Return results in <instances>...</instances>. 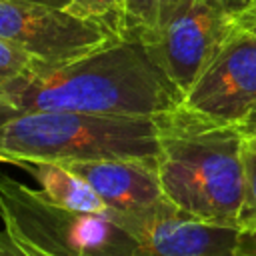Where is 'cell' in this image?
I'll return each instance as SVG.
<instances>
[{
	"label": "cell",
	"mask_w": 256,
	"mask_h": 256,
	"mask_svg": "<svg viewBox=\"0 0 256 256\" xmlns=\"http://www.w3.org/2000/svg\"><path fill=\"white\" fill-rule=\"evenodd\" d=\"M184 100L182 90L140 38L122 34L64 64L36 62L0 90V114L60 110L100 116L156 118Z\"/></svg>",
	"instance_id": "6da1fadb"
},
{
	"label": "cell",
	"mask_w": 256,
	"mask_h": 256,
	"mask_svg": "<svg viewBox=\"0 0 256 256\" xmlns=\"http://www.w3.org/2000/svg\"><path fill=\"white\" fill-rule=\"evenodd\" d=\"M156 172L164 198L210 224L240 230L246 134L184 104L156 116Z\"/></svg>",
	"instance_id": "7a4b0ae2"
},
{
	"label": "cell",
	"mask_w": 256,
	"mask_h": 256,
	"mask_svg": "<svg viewBox=\"0 0 256 256\" xmlns=\"http://www.w3.org/2000/svg\"><path fill=\"white\" fill-rule=\"evenodd\" d=\"M156 118L60 110L0 114V162H76L102 158L156 160Z\"/></svg>",
	"instance_id": "3957f363"
},
{
	"label": "cell",
	"mask_w": 256,
	"mask_h": 256,
	"mask_svg": "<svg viewBox=\"0 0 256 256\" xmlns=\"http://www.w3.org/2000/svg\"><path fill=\"white\" fill-rule=\"evenodd\" d=\"M0 218L20 244L50 256H136L138 242L106 212H82L50 200L0 172Z\"/></svg>",
	"instance_id": "277c9868"
},
{
	"label": "cell",
	"mask_w": 256,
	"mask_h": 256,
	"mask_svg": "<svg viewBox=\"0 0 256 256\" xmlns=\"http://www.w3.org/2000/svg\"><path fill=\"white\" fill-rule=\"evenodd\" d=\"M250 2L252 0H184L158 30L140 40L184 94L242 24Z\"/></svg>",
	"instance_id": "5b68a950"
},
{
	"label": "cell",
	"mask_w": 256,
	"mask_h": 256,
	"mask_svg": "<svg viewBox=\"0 0 256 256\" xmlns=\"http://www.w3.org/2000/svg\"><path fill=\"white\" fill-rule=\"evenodd\" d=\"M0 36L36 62L64 64L110 44L122 32L108 20L74 6L0 0Z\"/></svg>",
	"instance_id": "8992f818"
},
{
	"label": "cell",
	"mask_w": 256,
	"mask_h": 256,
	"mask_svg": "<svg viewBox=\"0 0 256 256\" xmlns=\"http://www.w3.org/2000/svg\"><path fill=\"white\" fill-rule=\"evenodd\" d=\"M182 104L240 126L256 106V32L244 22L184 92Z\"/></svg>",
	"instance_id": "52a82bcc"
},
{
	"label": "cell",
	"mask_w": 256,
	"mask_h": 256,
	"mask_svg": "<svg viewBox=\"0 0 256 256\" xmlns=\"http://www.w3.org/2000/svg\"><path fill=\"white\" fill-rule=\"evenodd\" d=\"M112 218L128 230L136 242V256H232L236 254L240 230L202 222L166 198L140 212H116Z\"/></svg>",
	"instance_id": "ba28073f"
},
{
	"label": "cell",
	"mask_w": 256,
	"mask_h": 256,
	"mask_svg": "<svg viewBox=\"0 0 256 256\" xmlns=\"http://www.w3.org/2000/svg\"><path fill=\"white\" fill-rule=\"evenodd\" d=\"M104 200L108 210L140 212L164 200L156 160L102 158L62 162Z\"/></svg>",
	"instance_id": "9c48e42d"
},
{
	"label": "cell",
	"mask_w": 256,
	"mask_h": 256,
	"mask_svg": "<svg viewBox=\"0 0 256 256\" xmlns=\"http://www.w3.org/2000/svg\"><path fill=\"white\" fill-rule=\"evenodd\" d=\"M24 172H28L38 184L40 190L54 202L82 212H106L108 206L104 200L62 162L48 160H20L16 162Z\"/></svg>",
	"instance_id": "30bf717a"
},
{
	"label": "cell",
	"mask_w": 256,
	"mask_h": 256,
	"mask_svg": "<svg viewBox=\"0 0 256 256\" xmlns=\"http://www.w3.org/2000/svg\"><path fill=\"white\" fill-rule=\"evenodd\" d=\"M184 0H122V34L144 38L158 30Z\"/></svg>",
	"instance_id": "8fae6325"
},
{
	"label": "cell",
	"mask_w": 256,
	"mask_h": 256,
	"mask_svg": "<svg viewBox=\"0 0 256 256\" xmlns=\"http://www.w3.org/2000/svg\"><path fill=\"white\" fill-rule=\"evenodd\" d=\"M238 226L240 232L256 228V140L250 136L244 146V200Z\"/></svg>",
	"instance_id": "7c38bea8"
},
{
	"label": "cell",
	"mask_w": 256,
	"mask_h": 256,
	"mask_svg": "<svg viewBox=\"0 0 256 256\" xmlns=\"http://www.w3.org/2000/svg\"><path fill=\"white\" fill-rule=\"evenodd\" d=\"M34 64V58L10 40L0 36V90L24 76Z\"/></svg>",
	"instance_id": "4fadbf2b"
},
{
	"label": "cell",
	"mask_w": 256,
	"mask_h": 256,
	"mask_svg": "<svg viewBox=\"0 0 256 256\" xmlns=\"http://www.w3.org/2000/svg\"><path fill=\"white\" fill-rule=\"evenodd\" d=\"M74 6L82 12L108 20L122 32V0H74Z\"/></svg>",
	"instance_id": "5bb4252c"
},
{
	"label": "cell",
	"mask_w": 256,
	"mask_h": 256,
	"mask_svg": "<svg viewBox=\"0 0 256 256\" xmlns=\"http://www.w3.org/2000/svg\"><path fill=\"white\" fill-rule=\"evenodd\" d=\"M236 254L240 256H256V228L248 232H240Z\"/></svg>",
	"instance_id": "9a60e30c"
},
{
	"label": "cell",
	"mask_w": 256,
	"mask_h": 256,
	"mask_svg": "<svg viewBox=\"0 0 256 256\" xmlns=\"http://www.w3.org/2000/svg\"><path fill=\"white\" fill-rule=\"evenodd\" d=\"M0 256H28L22 246L4 230L0 232Z\"/></svg>",
	"instance_id": "2e32d148"
},
{
	"label": "cell",
	"mask_w": 256,
	"mask_h": 256,
	"mask_svg": "<svg viewBox=\"0 0 256 256\" xmlns=\"http://www.w3.org/2000/svg\"><path fill=\"white\" fill-rule=\"evenodd\" d=\"M240 128H242V132L248 136V134H254L256 132V106H254V110L248 114V118L240 124Z\"/></svg>",
	"instance_id": "e0dca14e"
},
{
	"label": "cell",
	"mask_w": 256,
	"mask_h": 256,
	"mask_svg": "<svg viewBox=\"0 0 256 256\" xmlns=\"http://www.w3.org/2000/svg\"><path fill=\"white\" fill-rule=\"evenodd\" d=\"M18 2H34V4H46V6H56V8L74 6V0H18ZM74 8H76V6H74Z\"/></svg>",
	"instance_id": "ac0fdd59"
},
{
	"label": "cell",
	"mask_w": 256,
	"mask_h": 256,
	"mask_svg": "<svg viewBox=\"0 0 256 256\" xmlns=\"http://www.w3.org/2000/svg\"><path fill=\"white\" fill-rule=\"evenodd\" d=\"M18 242V240H16ZM20 244V242H18ZM22 246V250L28 254V256H50V254H44V252H40V250H36V248H32V246H26V244H20Z\"/></svg>",
	"instance_id": "d6986e66"
},
{
	"label": "cell",
	"mask_w": 256,
	"mask_h": 256,
	"mask_svg": "<svg viewBox=\"0 0 256 256\" xmlns=\"http://www.w3.org/2000/svg\"><path fill=\"white\" fill-rule=\"evenodd\" d=\"M246 26H250L254 32H256V14H248L246 12V16H244V20H242Z\"/></svg>",
	"instance_id": "ffe728a7"
},
{
	"label": "cell",
	"mask_w": 256,
	"mask_h": 256,
	"mask_svg": "<svg viewBox=\"0 0 256 256\" xmlns=\"http://www.w3.org/2000/svg\"><path fill=\"white\" fill-rule=\"evenodd\" d=\"M248 14H256V0L250 2V8H248Z\"/></svg>",
	"instance_id": "44dd1931"
},
{
	"label": "cell",
	"mask_w": 256,
	"mask_h": 256,
	"mask_svg": "<svg viewBox=\"0 0 256 256\" xmlns=\"http://www.w3.org/2000/svg\"><path fill=\"white\" fill-rule=\"evenodd\" d=\"M248 136H250V138H254V140H256V132H254V134H248Z\"/></svg>",
	"instance_id": "7402d4cb"
},
{
	"label": "cell",
	"mask_w": 256,
	"mask_h": 256,
	"mask_svg": "<svg viewBox=\"0 0 256 256\" xmlns=\"http://www.w3.org/2000/svg\"><path fill=\"white\" fill-rule=\"evenodd\" d=\"M232 256H240V254H232Z\"/></svg>",
	"instance_id": "603a6c76"
}]
</instances>
